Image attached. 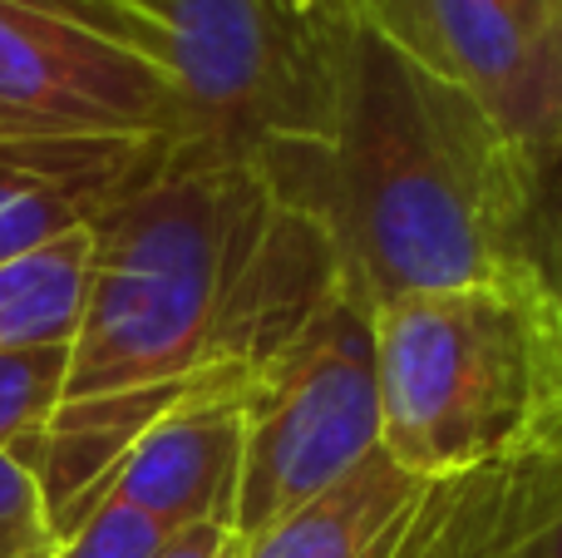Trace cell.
Returning <instances> with one entry per match:
<instances>
[{"label": "cell", "mask_w": 562, "mask_h": 558, "mask_svg": "<svg viewBox=\"0 0 562 558\" xmlns=\"http://www.w3.org/2000/svg\"><path fill=\"white\" fill-rule=\"evenodd\" d=\"M89 292L65 401L267 366L330 297L340 263L321 223L257 164L173 148L89 227Z\"/></svg>", "instance_id": "obj_1"}, {"label": "cell", "mask_w": 562, "mask_h": 558, "mask_svg": "<svg viewBox=\"0 0 562 558\" xmlns=\"http://www.w3.org/2000/svg\"><path fill=\"white\" fill-rule=\"evenodd\" d=\"M262 174L277 198L316 217L340 282L370 306L543 253L538 164L479 99L409 59L366 15L330 138Z\"/></svg>", "instance_id": "obj_2"}, {"label": "cell", "mask_w": 562, "mask_h": 558, "mask_svg": "<svg viewBox=\"0 0 562 558\" xmlns=\"http://www.w3.org/2000/svg\"><path fill=\"white\" fill-rule=\"evenodd\" d=\"M380 450L419 480L562 460V302L538 257L375 306Z\"/></svg>", "instance_id": "obj_3"}, {"label": "cell", "mask_w": 562, "mask_h": 558, "mask_svg": "<svg viewBox=\"0 0 562 558\" xmlns=\"http://www.w3.org/2000/svg\"><path fill=\"white\" fill-rule=\"evenodd\" d=\"M134 45L173 89V148L277 164L336 129L356 0H124Z\"/></svg>", "instance_id": "obj_4"}, {"label": "cell", "mask_w": 562, "mask_h": 558, "mask_svg": "<svg viewBox=\"0 0 562 558\" xmlns=\"http://www.w3.org/2000/svg\"><path fill=\"white\" fill-rule=\"evenodd\" d=\"M243 411L247 455L233 529L252 539L380 450L375 306L340 282L272 361L257 366Z\"/></svg>", "instance_id": "obj_5"}, {"label": "cell", "mask_w": 562, "mask_h": 558, "mask_svg": "<svg viewBox=\"0 0 562 558\" xmlns=\"http://www.w3.org/2000/svg\"><path fill=\"white\" fill-rule=\"evenodd\" d=\"M409 59L498 119L543 178L562 168V25L508 0H356Z\"/></svg>", "instance_id": "obj_6"}, {"label": "cell", "mask_w": 562, "mask_h": 558, "mask_svg": "<svg viewBox=\"0 0 562 558\" xmlns=\"http://www.w3.org/2000/svg\"><path fill=\"white\" fill-rule=\"evenodd\" d=\"M164 134L173 89L144 49L59 10L0 0V138Z\"/></svg>", "instance_id": "obj_7"}, {"label": "cell", "mask_w": 562, "mask_h": 558, "mask_svg": "<svg viewBox=\"0 0 562 558\" xmlns=\"http://www.w3.org/2000/svg\"><path fill=\"white\" fill-rule=\"evenodd\" d=\"M247 381L252 376H223L158 415L134 450L114 465V475L99 484L94 504H134L173 534L193 524H233L247 455Z\"/></svg>", "instance_id": "obj_8"}, {"label": "cell", "mask_w": 562, "mask_h": 558, "mask_svg": "<svg viewBox=\"0 0 562 558\" xmlns=\"http://www.w3.org/2000/svg\"><path fill=\"white\" fill-rule=\"evenodd\" d=\"M168 154L173 138L164 134L0 138V263L94 227Z\"/></svg>", "instance_id": "obj_9"}, {"label": "cell", "mask_w": 562, "mask_h": 558, "mask_svg": "<svg viewBox=\"0 0 562 558\" xmlns=\"http://www.w3.org/2000/svg\"><path fill=\"white\" fill-rule=\"evenodd\" d=\"M562 490V460L429 480L385 558H514Z\"/></svg>", "instance_id": "obj_10"}, {"label": "cell", "mask_w": 562, "mask_h": 558, "mask_svg": "<svg viewBox=\"0 0 562 558\" xmlns=\"http://www.w3.org/2000/svg\"><path fill=\"white\" fill-rule=\"evenodd\" d=\"M425 490L429 480L375 450L326 494L243 539V558H385Z\"/></svg>", "instance_id": "obj_11"}, {"label": "cell", "mask_w": 562, "mask_h": 558, "mask_svg": "<svg viewBox=\"0 0 562 558\" xmlns=\"http://www.w3.org/2000/svg\"><path fill=\"white\" fill-rule=\"evenodd\" d=\"M89 227L0 263V351L75 342L89 292Z\"/></svg>", "instance_id": "obj_12"}, {"label": "cell", "mask_w": 562, "mask_h": 558, "mask_svg": "<svg viewBox=\"0 0 562 558\" xmlns=\"http://www.w3.org/2000/svg\"><path fill=\"white\" fill-rule=\"evenodd\" d=\"M69 346L75 342L0 351V455L25 465L40 435H45V425L65 405Z\"/></svg>", "instance_id": "obj_13"}, {"label": "cell", "mask_w": 562, "mask_h": 558, "mask_svg": "<svg viewBox=\"0 0 562 558\" xmlns=\"http://www.w3.org/2000/svg\"><path fill=\"white\" fill-rule=\"evenodd\" d=\"M173 539L168 524L119 500H99L75 529L59 539L55 558H158Z\"/></svg>", "instance_id": "obj_14"}, {"label": "cell", "mask_w": 562, "mask_h": 558, "mask_svg": "<svg viewBox=\"0 0 562 558\" xmlns=\"http://www.w3.org/2000/svg\"><path fill=\"white\" fill-rule=\"evenodd\" d=\"M55 549L59 539L40 480L20 460L0 455V558H55Z\"/></svg>", "instance_id": "obj_15"}, {"label": "cell", "mask_w": 562, "mask_h": 558, "mask_svg": "<svg viewBox=\"0 0 562 558\" xmlns=\"http://www.w3.org/2000/svg\"><path fill=\"white\" fill-rule=\"evenodd\" d=\"M158 558H243V534L233 524H193L178 529Z\"/></svg>", "instance_id": "obj_16"}, {"label": "cell", "mask_w": 562, "mask_h": 558, "mask_svg": "<svg viewBox=\"0 0 562 558\" xmlns=\"http://www.w3.org/2000/svg\"><path fill=\"white\" fill-rule=\"evenodd\" d=\"M514 558H562V490H558L553 510L538 520V529L528 534L524 544H518Z\"/></svg>", "instance_id": "obj_17"}, {"label": "cell", "mask_w": 562, "mask_h": 558, "mask_svg": "<svg viewBox=\"0 0 562 558\" xmlns=\"http://www.w3.org/2000/svg\"><path fill=\"white\" fill-rule=\"evenodd\" d=\"M543 267H548V277H553V292H558V302H562V168H558V198H553V213H548V223H543Z\"/></svg>", "instance_id": "obj_18"}, {"label": "cell", "mask_w": 562, "mask_h": 558, "mask_svg": "<svg viewBox=\"0 0 562 558\" xmlns=\"http://www.w3.org/2000/svg\"><path fill=\"white\" fill-rule=\"evenodd\" d=\"M508 5L533 15V20H553V25H562V0H508Z\"/></svg>", "instance_id": "obj_19"}]
</instances>
